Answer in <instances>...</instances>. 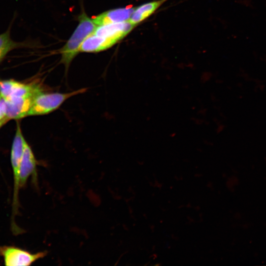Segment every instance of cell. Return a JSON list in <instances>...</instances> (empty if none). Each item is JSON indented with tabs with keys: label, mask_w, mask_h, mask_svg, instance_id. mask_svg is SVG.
Masks as SVG:
<instances>
[{
	"label": "cell",
	"mask_w": 266,
	"mask_h": 266,
	"mask_svg": "<svg viewBox=\"0 0 266 266\" xmlns=\"http://www.w3.org/2000/svg\"><path fill=\"white\" fill-rule=\"evenodd\" d=\"M134 8L127 6L111 9L99 14L92 19L97 26L128 21Z\"/></svg>",
	"instance_id": "8"
},
{
	"label": "cell",
	"mask_w": 266,
	"mask_h": 266,
	"mask_svg": "<svg viewBox=\"0 0 266 266\" xmlns=\"http://www.w3.org/2000/svg\"><path fill=\"white\" fill-rule=\"evenodd\" d=\"M1 98L2 97H1V95H0V100L1 99Z\"/></svg>",
	"instance_id": "13"
},
{
	"label": "cell",
	"mask_w": 266,
	"mask_h": 266,
	"mask_svg": "<svg viewBox=\"0 0 266 266\" xmlns=\"http://www.w3.org/2000/svg\"><path fill=\"white\" fill-rule=\"evenodd\" d=\"M79 24L66 44L60 50L61 62L66 67L79 52L80 47L84 40L93 34L97 26L93 19L83 13L78 17Z\"/></svg>",
	"instance_id": "1"
},
{
	"label": "cell",
	"mask_w": 266,
	"mask_h": 266,
	"mask_svg": "<svg viewBox=\"0 0 266 266\" xmlns=\"http://www.w3.org/2000/svg\"><path fill=\"white\" fill-rule=\"evenodd\" d=\"M47 254L46 251L35 253L14 246H0V256L7 266H30L36 261L44 258Z\"/></svg>",
	"instance_id": "4"
},
{
	"label": "cell",
	"mask_w": 266,
	"mask_h": 266,
	"mask_svg": "<svg viewBox=\"0 0 266 266\" xmlns=\"http://www.w3.org/2000/svg\"><path fill=\"white\" fill-rule=\"evenodd\" d=\"M86 90V88H83L66 93H47L42 92L34 99L28 113V116L42 115L49 113L58 109L68 98L84 93Z\"/></svg>",
	"instance_id": "3"
},
{
	"label": "cell",
	"mask_w": 266,
	"mask_h": 266,
	"mask_svg": "<svg viewBox=\"0 0 266 266\" xmlns=\"http://www.w3.org/2000/svg\"><path fill=\"white\" fill-rule=\"evenodd\" d=\"M37 95L14 98L5 100L6 102V117L7 119L8 120L19 119L28 116V113Z\"/></svg>",
	"instance_id": "6"
},
{
	"label": "cell",
	"mask_w": 266,
	"mask_h": 266,
	"mask_svg": "<svg viewBox=\"0 0 266 266\" xmlns=\"http://www.w3.org/2000/svg\"><path fill=\"white\" fill-rule=\"evenodd\" d=\"M166 0H158L148 2L135 7L128 21L136 26L152 14Z\"/></svg>",
	"instance_id": "10"
},
{
	"label": "cell",
	"mask_w": 266,
	"mask_h": 266,
	"mask_svg": "<svg viewBox=\"0 0 266 266\" xmlns=\"http://www.w3.org/2000/svg\"><path fill=\"white\" fill-rule=\"evenodd\" d=\"M6 115V102L3 98H1L0 100V121L7 118Z\"/></svg>",
	"instance_id": "12"
},
{
	"label": "cell",
	"mask_w": 266,
	"mask_h": 266,
	"mask_svg": "<svg viewBox=\"0 0 266 266\" xmlns=\"http://www.w3.org/2000/svg\"><path fill=\"white\" fill-rule=\"evenodd\" d=\"M37 161L33 153L27 143L19 168V186L22 188L25 186L29 178L32 176L34 184L37 185Z\"/></svg>",
	"instance_id": "5"
},
{
	"label": "cell",
	"mask_w": 266,
	"mask_h": 266,
	"mask_svg": "<svg viewBox=\"0 0 266 266\" xmlns=\"http://www.w3.org/2000/svg\"><path fill=\"white\" fill-rule=\"evenodd\" d=\"M116 43L117 42L113 39L93 33L88 36L82 42L79 48V52H98L110 48Z\"/></svg>",
	"instance_id": "9"
},
{
	"label": "cell",
	"mask_w": 266,
	"mask_h": 266,
	"mask_svg": "<svg viewBox=\"0 0 266 266\" xmlns=\"http://www.w3.org/2000/svg\"><path fill=\"white\" fill-rule=\"evenodd\" d=\"M27 142L22 133L20 126L17 123L16 133L13 140L11 150V164L13 175V195L12 213L17 214L19 208V168Z\"/></svg>",
	"instance_id": "2"
},
{
	"label": "cell",
	"mask_w": 266,
	"mask_h": 266,
	"mask_svg": "<svg viewBox=\"0 0 266 266\" xmlns=\"http://www.w3.org/2000/svg\"><path fill=\"white\" fill-rule=\"evenodd\" d=\"M135 26L129 21L97 26L94 34L117 42L126 36Z\"/></svg>",
	"instance_id": "7"
},
{
	"label": "cell",
	"mask_w": 266,
	"mask_h": 266,
	"mask_svg": "<svg viewBox=\"0 0 266 266\" xmlns=\"http://www.w3.org/2000/svg\"><path fill=\"white\" fill-rule=\"evenodd\" d=\"M21 46V44L13 41L10 37L9 30L0 34V62L12 50Z\"/></svg>",
	"instance_id": "11"
}]
</instances>
